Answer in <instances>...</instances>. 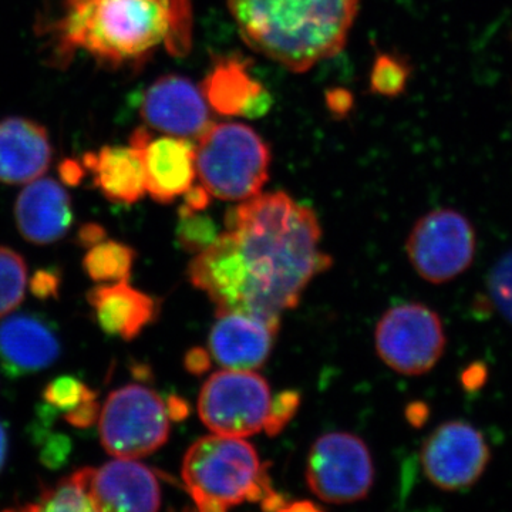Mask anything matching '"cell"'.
Listing matches in <instances>:
<instances>
[{
	"label": "cell",
	"mask_w": 512,
	"mask_h": 512,
	"mask_svg": "<svg viewBox=\"0 0 512 512\" xmlns=\"http://www.w3.org/2000/svg\"><path fill=\"white\" fill-rule=\"evenodd\" d=\"M315 211L285 192L255 195L229 211L227 231L195 255L188 279L217 312L249 313L279 326L313 276L326 271Z\"/></svg>",
	"instance_id": "obj_1"
},
{
	"label": "cell",
	"mask_w": 512,
	"mask_h": 512,
	"mask_svg": "<svg viewBox=\"0 0 512 512\" xmlns=\"http://www.w3.org/2000/svg\"><path fill=\"white\" fill-rule=\"evenodd\" d=\"M55 8L40 36L57 69L84 53L101 69L137 70L160 46L175 57L191 49V0H57Z\"/></svg>",
	"instance_id": "obj_2"
},
{
	"label": "cell",
	"mask_w": 512,
	"mask_h": 512,
	"mask_svg": "<svg viewBox=\"0 0 512 512\" xmlns=\"http://www.w3.org/2000/svg\"><path fill=\"white\" fill-rule=\"evenodd\" d=\"M228 8L251 49L302 73L343 49L359 0H228Z\"/></svg>",
	"instance_id": "obj_3"
},
{
	"label": "cell",
	"mask_w": 512,
	"mask_h": 512,
	"mask_svg": "<svg viewBox=\"0 0 512 512\" xmlns=\"http://www.w3.org/2000/svg\"><path fill=\"white\" fill-rule=\"evenodd\" d=\"M181 474L192 500L205 512L262 504L274 493L268 467L241 437H201L185 453Z\"/></svg>",
	"instance_id": "obj_4"
},
{
	"label": "cell",
	"mask_w": 512,
	"mask_h": 512,
	"mask_svg": "<svg viewBox=\"0 0 512 512\" xmlns=\"http://www.w3.org/2000/svg\"><path fill=\"white\" fill-rule=\"evenodd\" d=\"M195 165L212 197L245 201L258 195L268 181L271 150L245 124H211L198 137Z\"/></svg>",
	"instance_id": "obj_5"
},
{
	"label": "cell",
	"mask_w": 512,
	"mask_h": 512,
	"mask_svg": "<svg viewBox=\"0 0 512 512\" xmlns=\"http://www.w3.org/2000/svg\"><path fill=\"white\" fill-rule=\"evenodd\" d=\"M101 444L116 458L156 453L170 437L167 404L153 389L128 384L107 397L99 419Z\"/></svg>",
	"instance_id": "obj_6"
},
{
	"label": "cell",
	"mask_w": 512,
	"mask_h": 512,
	"mask_svg": "<svg viewBox=\"0 0 512 512\" xmlns=\"http://www.w3.org/2000/svg\"><path fill=\"white\" fill-rule=\"evenodd\" d=\"M375 339L380 359L404 376L430 372L447 345L439 313L417 302L403 303L384 313L377 323Z\"/></svg>",
	"instance_id": "obj_7"
},
{
	"label": "cell",
	"mask_w": 512,
	"mask_h": 512,
	"mask_svg": "<svg viewBox=\"0 0 512 512\" xmlns=\"http://www.w3.org/2000/svg\"><path fill=\"white\" fill-rule=\"evenodd\" d=\"M414 271L430 284L453 281L473 265L477 235L466 215L439 208L414 224L406 244Z\"/></svg>",
	"instance_id": "obj_8"
},
{
	"label": "cell",
	"mask_w": 512,
	"mask_h": 512,
	"mask_svg": "<svg viewBox=\"0 0 512 512\" xmlns=\"http://www.w3.org/2000/svg\"><path fill=\"white\" fill-rule=\"evenodd\" d=\"M271 400V387L254 370L224 369L202 387L198 413L212 433L245 439L264 430Z\"/></svg>",
	"instance_id": "obj_9"
},
{
	"label": "cell",
	"mask_w": 512,
	"mask_h": 512,
	"mask_svg": "<svg viewBox=\"0 0 512 512\" xmlns=\"http://www.w3.org/2000/svg\"><path fill=\"white\" fill-rule=\"evenodd\" d=\"M375 481L372 454L355 434L326 433L313 443L306 463V483L328 504H352L367 497Z\"/></svg>",
	"instance_id": "obj_10"
},
{
	"label": "cell",
	"mask_w": 512,
	"mask_h": 512,
	"mask_svg": "<svg viewBox=\"0 0 512 512\" xmlns=\"http://www.w3.org/2000/svg\"><path fill=\"white\" fill-rule=\"evenodd\" d=\"M421 466L431 484L443 491L473 487L483 477L491 450L480 430L466 421L440 424L424 441Z\"/></svg>",
	"instance_id": "obj_11"
},
{
	"label": "cell",
	"mask_w": 512,
	"mask_h": 512,
	"mask_svg": "<svg viewBox=\"0 0 512 512\" xmlns=\"http://www.w3.org/2000/svg\"><path fill=\"white\" fill-rule=\"evenodd\" d=\"M141 119L167 136L200 137L211 126L210 104L201 87L178 74L151 84L141 101Z\"/></svg>",
	"instance_id": "obj_12"
},
{
	"label": "cell",
	"mask_w": 512,
	"mask_h": 512,
	"mask_svg": "<svg viewBox=\"0 0 512 512\" xmlns=\"http://www.w3.org/2000/svg\"><path fill=\"white\" fill-rule=\"evenodd\" d=\"M130 143L140 148L146 168L147 194L160 204H171L194 185L197 175L195 146L188 138L153 137L146 127H138Z\"/></svg>",
	"instance_id": "obj_13"
},
{
	"label": "cell",
	"mask_w": 512,
	"mask_h": 512,
	"mask_svg": "<svg viewBox=\"0 0 512 512\" xmlns=\"http://www.w3.org/2000/svg\"><path fill=\"white\" fill-rule=\"evenodd\" d=\"M89 490L97 511L154 512L161 507L156 474L131 458H116L92 468Z\"/></svg>",
	"instance_id": "obj_14"
},
{
	"label": "cell",
	"mask_w": 512,
	"mask_h": 512,
	"mask_svg": "<svg viewBox=\"0 0 512 512\" xmlns=\"http://www.w3.org/2000/svg\"><path fill=\"white\" fill-rule=\"evenodd\" d=\"M62 355L56 329L35 313H16L0 322V365L9 377L42 372Z\"/></svg>",
	"instance_id": "obj_15"
},
{
	"label": "cell",
	"mask_w": 512,
	"mask_h": 512,
	"mask_svg": "<svg viewBox=\"0 0 512 512\" xmlns=\"http://www.w3.org/2000/svg\"><path fill=\"white\" fill-rule=\"evenodd\" d=\"M217 320L210 333L212 359L224 369L256 370L264 366L279 326L249 313L215 312Z\"/></svg>",
	"instance_id": "obj_16"
},
{
	"label": "cell",
	"mask_w": 512,
	"mask_h": 512,
	"mask_svg": "<svg viewBox=\"0 0 512 512\" xmlns=\"http://www.w3.org/2000/svg\"><path fill=\"white\" fill-rule=\"evenodd\" d=\"M74 220L73 202L63 185L52 178L26 184L15 202L20 235L36 245H49L66 237Z\"/></svg>",
	"instance_id": "obj_17"
},
{
	"label": "cell",
	"mask_w": 512,
	"mask_h": 512,
	"mask_svg": "<svg viewBox=\"0 0 512 512\" xmlns=\"http://www.w3.org/2000/svg\"><path fill=\"white\" fill-rule=\"evenodd\" d=\"M52 157V141L42 124L26 117L0 120V183H32L49 170Z\"/></svg>",
	"instance_id": "obj_18"
},
{
	"label": "cell",
	"mask_w": 512,
	"mask_h": 512,
	"mask_svg": "<svg viewBox=\"0 0 512 512\" xmlns=\"http://www.w3.org/2000/svg\"><path fill=\"white\" fill-rule=\"evenodd\" d=\"M82 164L93 175L97 190L111 202L133 205L147 194L143 153L134 144L90 151L84 154Z\"/></svg>",
	"instance_id": "obj_19"
},
{
	"label": "cell",
	"mask_w": 512,
	"mask_h": 512,
	"mask_svg": "<svg viewBox=\"0 0 512 512\" xmlns=\"http://www.w3.org/2000/svg\"><path fill=\"white\" fill-rule=\"evenodd\" d=\"M103 332L124 340L136 339L157 316V303L128 281L100 284L87 292Z\"/></svg>",
	"instance_id": "obj_20"
},
{
	"label": "cell",
	"mask_w": 512,
	"mask_h": 512,
	"mask_svg": "<svg viewBox=\"0 0 512 512\" xmlns=\"http://www.w3.org/2000/svg\"><path fill=\"white\" fill-rule=\"evenodd\" d=\"M201 89L208 104L217 113L241 116L249 101L265 87L252 79L247 64L235 57H228L218 60Z\"/></svg>",
	"instance_id": "obj_21"
},
{
	"label": "cell",
	"mask_w": 512,
	"mask_h": 512,
	"mask_svg": "<svg viewBox=\"0 0 512 512\" xmlns=\"http://www.w3.org/2000/svg\"><path fill=\"white\" fill-rule=\"evenodd\" d=\"M136 261V251L123 242L104 239L89 249L83 259V269L97 284L128 281Z\"/></svg>",
	"instance_id": "obj_22"
},
{
	"label": "cell",
	"mask_w": 512,
	"mask_h": 512,
	"mask_svg": "<svg viewBox=\"0 0 512 512\" xmlns=\"http://www.w3.org/2000/svg\"><path fill=\"white\" fill-rule=\"evenodd\" d=\"M90 471L84 467L64 477L53 487H45L37 504L23 507V511H97L89 490Z\"/></svg>",
	"instance_id": "obj_23"
},
{
	"label": "cell",
	"mask_w": 512,
	"mask_h": 512,
	"mask_svg": "<svg viewBox=\"0 0 512 512\" xmlns=\"http://www.w3.org/2000/svg\"><path fill=\"white\" fill-rule=\"evenodd\" d=\"M28 265L13 249L0 247V318L9 315L25 299Z\"/></svg>",
	"instance_id": "obj_24"
},
{
	"label": "cell",
	"mask_w": 512,
	"mask_h": 512,
	"mask_svg": "<svg viewBox=\"0 0 512 512\" xmlns=\"http://www.w3.org/2000/svg\"><path fill=\"white\" fill-rule=\"evenodd\" d=\"M218 237L220 232L217 224L208 215L202 214V211H192L185 205L178 210L177 238L185 251L200 254Z\"/></svg>",
	"instance_id": "obj_25"
},
{
	"label": "cell",
	"mask_w": 512,
	"mask_h": 512,
	"mask_svg": "<svg viewBox=\"0 0 512 512\" xmlns=\"http://www.w3.org/2000/svg\"><path fill=\"white\" fill-rule=\"evenodd\" d=\"M410 79L409 64L400 57L379 55L370 73V89L384 97H396L404 92Z\"/></svg>",
	"instance_id": "obj_26"
},
{
	"label": "cell",
	"mask_w": 512,
	"mask_h": 512,
	"mask_svg": "<svg viewBox=\"0 0 512 512\" xmlns=\"http://www.w3.org/2000/svg\"><path fill=\"white\" fill-rule=\"evenodd\" d=\"M43 399L57 412H69L86 400L97 399V393L77 377L60 376L47 384Z\"/></svg>",
	"instance_id": "obj_27"
},
{
	"label": "cell",
	"mask_w": 512,
	"mask_h": 512,
	"mask_svg": "<svg viewBox=\"0 0 512 512\" xmlns=\"http://www.w3.org/2000/svg\"><path fill=\"white\" fill-rule=\"evenodd\" d=\"M488 293L497 311L512 323V251L505 254L491 269Z\"/></svg>",
	"instance_id": "obj_28"
},
{
	"label": "cell",
	"mask_w": 512,
	"mask_h": 512,
	"mask_svg": "<svg viewBox=\"0 0 512 512\" xmlns=\"http://www.w3.org/2000/svg\"><path fill=\"white\" fill-rule=\"evenodd\" d=\"M301 403V394L288 390L279 393L271 400L268 417H266L264 431L269 437L278 436L285 429L286 424L295 416Z\"/></svg>",
	"instance_id": "obj_29"
},
{
	"label": "cell",
	"mask_w": 512,
	"mask_h": 512,
	"mask_svg": "<svg viewBox=\"0 0 512 512\" xmlns=\"http://www.w3.org/2000/svg\"><path fill=\"white\" fill-rule=\"evenodd\" d=\"M37 439L42 440L40 443V461L43 466L50 470H59L69 461L70 453H72V441L69 437L59 433H49V431H40L36 433Z\"/></svg>",
	"instance_id": "obj_30"
},
{
	"label": "cell",
	"mask_w": 512,
	"mask_h": 512,
	"mask_svg": "<svg viewBox=\"0 0 512 512\" xmlns=\"http://www.w3.org/2000/svg\"><path fill=\"white\" fill-rule=\"evenodd\" d=\"M60 285H62V276L55 268L39 269L29 282L30 292L40 301L59 298Z\"/></svg>",
	"instance_id": "obj_31"
},
{
	"label": "cell",
	"mask_w": 512,
	"mask_h": 512,
	"mask_svg": "<svg viewBox=\"0 0 512 512\" xmlns=\"http://www.w3.org/2000/svg\"><path fill=\"white\" fill-rule=\"evenodd\" d=\"M101 406L97 399L86 400L79 406L64 412L63 419L76 429H89L100 419Z\"/></svg>",
	"instance_id": "obj_32"
},
{
	"label": "cell",
	"mask_w": 512,
	"mask_h": 512,
	"mask_svg": "<svg viewBox=\"0 0 512 512\" xmlns=\"http://www.w3.org/2000/svg\"><path fill=\"white\" fill-rule=\"evenodd\" d=\"M104 239H107L106 229L101 227L100 224H96V222H89V224L82 225L76 235L77 244L86 249L100 244Z\"/></svg>",
	"instance_id": "obj_33"
},
{
	"label": "cell",
	"mask_w": 512,
	"mask_h": 512,
	"mask_svg": "<svg viewBox=\"0 0 512 512\" xmlns=\"http://www.w3.org/2000/svg\"><path fill=\"white\" fill-rule=\"evenodd\" d=\"M272 104H274V100H272L271 94L268 93V90L264 89L261 93L256 94L254 99L249 101L247 107L242 110L241 116L252 120L261 119V117L269 113Z\"/></svg>",
	"instance_id": "obj_34"
},
{
	"label": "cell",
	"mask_w": 512,
	"mask_h": 512,
	"mask_svg": "<svg viewBox=\"0 0 512 512\" xmlns=\"http://www.w3.org/2000/svg\"><path fill=\"white\" fill-rule=\"evenodd\" d=\"M184 365L185 369H187L191 375H204L211 366L210 353L202 348L191 349L190 352L185 355Z\"/></svg>",
	"instance_id": "obj_35"
},
{
	"label": "cell",
	"mask_w": 512,
	"mask_h": 512,
	"mask_svg": "<svg viewBox=\"0 0 512 512\" xmlns=\"http://www.w3.org/2000/svg\"><path fill=\"white\" fill-rule=\"evenodd\" d=\"M211 197L204 185H192L184 194V205L192 211H204L210 205Z\"/></svg>",
	"instance_id": "obj_36"
},
{
	"label": "cell",
	"mask_w": 512,
	"mask_h": 512,
	"mask_svg": "<svg viewBox=\"0 0 512 512\" xmlns=\"http://www.w3.org/2000/svg\"><path fill=\"white\" fill-rule=\"evenodd\" d=\"M60 180L70 187L82 184L84 175H86V168L82 163L74 160H64L59 167Z\"/></svg>",
	"instance_id": "obj_37"
},
{
	"label": "cell",
	"mask_w": 512,
	"mask_h": 512,
	"mask_svg": "<svg viewBox=\"0 0 512 512\" xmlns=\"http://www.w3.org/2000/svg\"><path fill=\"white\" fill-rule=\"evenodd\" d=\"M487 375V367L481 365V363H474V365L464 370L461 380H463V386L467 390H477L487 382Z\"/></svg>",
	"instance_id": "obj_38"
},
{
	"label": "cell",
	"mask_w": 512,
	"mask_h": 512,
	"mask_svg": "<svg viewBox=\"0 0 512 512\" xmlns=\"http://www.w3.org/2000/svg\"><path fill=\"white\" fill-rule=\"evenodd\" d=\"M330 111L335 114H346L352 109L353 97L346 90H332L326 96Z\"/></svg>",
	"instance_id": "obj_39"
},
{
	"label": "cell",
	"mask_w": 512,
	"mask_h": 512,
	"mask_svg": "<svg viewBox=\"0 0 512 512\" xmlns=\"http://www.w3.org/2000/svg\"><path fill=\"white\" fill-rule=\"evenodd\" d=\"M165 404H167V412L168 416H170V420H184L185 417L188 416V413H190V407H188L185 400L180 399V397H170Z\"/></svg>",
	"instance_id": "obj_40"
},
{
	"label": "cell",
	"mask_w": 512,
	"mask_h": 512,
	"mask_svg": "<svg viewBox=\"0 0 512 512\" xmlns=\"http://www.w3.org/2000/svg\"><path fill=\"white\" fill-rule=\"evenodd\" d=\"M407 416H409V421L414 426H421L429 416V409L423 403H414L407 410Z\"/></svg>",
	"instance_id": "obj_41"
},
{
	"label": "cell",
	"mask_w": 512,
	"mask_h": 512,
	"mask_svg": "<svg viewBox=\"0 0 512 512\" xmlns=\"http://www.w3.org/2000/svg\"><path fill=\"white\" fill-rule=\"evenodd\" d=\"M9 441L8 433H6L5 427L0 423V471L5 467L6 458H8Z\"/></svg>",
	"instance_id": "obj_42"
},
{
	"label": "cell",
	"mask_w": 512,
	"mask_h": 512,
	"mask_svg": "<svg viewBox=\"0 0 512 512\" xmlns=\"http://www.w3.org/2000/svg\"><path fill=\"white\" fill-rule=\"evenodd\" d=\"M319 510L318 505L308 503V501H296V503H288L284 511H316Z\"/></svg>",
	"instance_id": "obj_43"
}]
</instances>
